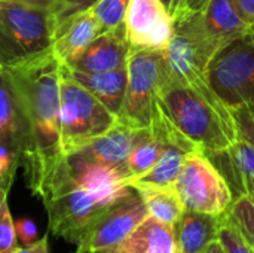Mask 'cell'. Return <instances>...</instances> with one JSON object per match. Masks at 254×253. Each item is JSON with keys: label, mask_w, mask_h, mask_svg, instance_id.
Listing matches in <instances>:
<instances>
[{"label": "cell", "mask_w": 254, "mask_h": 253, "mask_svg": "<svg viewBox=\"0 0 254 253\" xmlns=\"http://www.w3.org/2000/svg\"><path fill=\"white\" fill-rule=\"evenodd\" d=\"M174 188L185 209L207 215L228 213L235 200L229 182L204 151L188 154Z\"/></svg>", "instance_id": "9c48e42d"}, {"label": "cell", "mask_w": 254, "mask_h": 253, "mask_svg": "<svg viewBox=\"0 0 254 253\" xmlns=\"http://www.w3.org/2000/svg\"><path fill=\"white\" fill-rule=\"evenodd\" d=\"M24 110L31 158L24 167L30 191L37 195L45 180L67 158L61 146L60 60L49 52L22 66L3 69Z\"/></svg>", "instance_id": "6da1fadb"}, {"label": "cell", "mask_w": 254, "mask_h": 253, "mask_svg": "<svg viewBox=\"0 0 254 253\" xmlns=\"http://www.w3.org/2000/svg\"><path fill=\"white\" fill-rule=\"evenodd\" d=\"M149 216L174 227L185 212V204L182 203L174 186H153V185H134L132 186Z\"/></svg>", "instance_id": "44dd1931"}, {"label": "cell", "mask_w": 254, "mask_h": 253, "mask_svg": "<svg viewBox=\"0 0 254 253\" xmlns=\"http://www.w3.org/2000/svg\"><path fill=\"white\" fill-rule=\"evenodd\" d=\"M226 216L241 236L254 246V191L235 197Z\"/></svg>", "instance_id": "603a6c76"}, {"label": "cell", "mask_w": 254, "mask_h": 253, "mask_svg": "<svg viewBox=\"0 0 254 253\" xmlns=\"http://www.w3.org/2000/svg\"><path fill=\"white\" fill-rule=\"evenodd\" d=\"M253 249H254V246H253Z\"/></svg>", "instance_id": "ab89813d"}, {"label": "cell", "mask_w": 254, "mask_h": 253, "mask_svg": "<svg viewBox=\"0 0 254 253\" xmlns=\"http://www.w3.org/2000/svg\"><path fill=\"white\" fill-rule=\"evenodd\" d=\"M103 31L106 30L89 7L70 18L61 28L57 30L52 52L60 63L70 66Z\"/></svg>", "instance_id": "9a60e30c"}, {"label": "cell", "mask_w": 254, "mask_h": 253, "mask_svg": "<svg viewBox=\"0 0 254 253\" xmlns=\"http://www.w3.org/2000/svg\"><path fill=\"white\" fill-rule=\"evenodd\" d=\"M95 1L97 0H57V3L52 7L57 30L61 28L74 15L92 7L95 4ZM57 30H55V33H57Z\"/></svg>", "instance_id": "4316f807"}, {"label": "cell", "mask_w": 254, "mask_h": 253, "mask_svg": "<svg viewBox=\"0 0 254 253\" xmlns=\"http://www.w3.org/2000/svg\"><path fill=\"white\" fill-rule=\"evenodd\" d=\"M226 166L232 171V177L240 188V194L254 191V146L238 139L229 149L222 152Z\"/></svg>", "instance_id": "7402d4cb"}, {"label": "cell", "mask_w": 254, "mask_h": 253, "mask_svg": "<svg viewBox=\"0 0 254 253\" xmlns=\"http://www.w3.org/2000/svg\"><path fill=\"white\" fill-rule=\"evenodd\" d=\"M10 1H18V3H24L30 6H37V7H49V9H52L54 4L57 3V0H10Z\"/></svg>", "instance_id": "d6a6232c"}, {"label": "cell", "mask_w": 254, "mask_h": 253, "mask_svg": "<svg viewBox=\"0 0 254 253\" xmlns=\"http://www.w3.org/2000/svg\"><path fill=\"white\" fill-rule=\"evenodd\" d=\"M158 106L205 154L223 152L238 140L232 112L213 91H198L168 73L158 94Z\"/></svg>", "instance_id": "7a4b0ae2"}, {"label": "cell", "mask_w": 254, "mask_h": 253, "mask_svg": "<svg viewBox=\"0 0 254 253\" xmlns=\"http://www.w3.org/2000/svg\"><path fill=\"white\" fill-rule=\"evenodd\" d=\"M15 231H16V237L22 243V246H30L39 240L37 239V227L28 218H19L18 221H15Z\"/></svg>", "instance_id": "f1b7e54d"}, {"label": "cell", "mask_w": 254, "mask_h": 253, "mask_svg": "<svg viewBox=\"0 0 254 253\" xmlns=\"http://www.w3.org/2000/svg\"><path fill=\"white\" fill-rule=\"evenodd\" d=\"M137 131H138L137 128L116 119L115 125L109 131H106L100 137L94 139L91 143L80 148L77 152H74L71 155H77L88 161L112 166L125 173L127 158L134 145ZM125 176H127V173H125ZM127 180H128V177H127Z\"/></svg>", "instance_id": "5bb4252c"}, {"label": "cell", "mask_w": 254, "mask_h": 253, "mask_svg": "<svg viewBox=\"0 0 254 253\" xmlns=\"http://www.w3.org/2000/svg\"><path fill=\"white\" fill-rule=\"evenodd\" d=\"M129 0H97L91 7L104 30L118 28L124 24Z\"/></svg>", "instance_id": "d4e9b609"}, {"label": "cell", "mask_w": 254, "mask_h": 253, "mask_svg": "<svg viewBox=\"0 0 254 253\" xmlns=\"http://www.w3.org/2000/svg\"><path fill=\"white\" fill-rule=\"evenodd\" d=\"M55 30L52 9L0 0V69L22 66L52 52Z\"/></svg>", "instance_id": "277c9868"}, {"label": "cell", "mask_w": 254, "mask_h": 253, "mask_svg": "<svg viewBox=\"0 0 254 253\" xmlns=\"http://www.w3.org/2000/svg\"><path fill=\"white\" fill-rule=\"evenodd\" d=\"M201 253H228V252H226L225 246L222 245V242H220V239H219V240L213 242L207 249H204Z\"/></svg>", "instance_id": "e575fe53"}, {"label": "cell", "mask_w": 254, "mask_h": 253, "mask_svg": "<svg viewBox=\"0 0 254 253\" xmlns=\"http://www.w3.org/2000/svg\"><path fill=\"white\" fill-rule=\"evenodd\" d=\"M210 0H186V9L189 10H204Z\"/></svg>", "instance_id": "836d02e7"}, {"label": "cell", "mask_w": 254, "mask_h": 253, "mask_svg": "<svg viewBox=\"0 0 254 253\" xmlns=\"http://www.w3.org/2000/svg\"><path fill=\"white\" fill-rule=\"evenodd\" d=\"M115 253H180L174 227L147 216L121 245Z\"/></svg>", "instance_id": "ac0fdd59"}, {"label": "cell", "mask_w": 254, "mask_h": 253, "mask_svg": "<svg viewBox=\"0 0 254 253\" xmlns=\"http://www.w3.org/2000/svg\"><path fill=\"white\" fill-rule=\"evenodd\" d=\"M204 19L210 33L222 46L253 30L241 18L234 0H210L204 9Z\"/></svg>", "instance_id": "d6986e66"}, {"label": "cell", "mask_w": 254, "mask_h": 253, "mask_svg": "<svg viewBox=\"0 0 254 253\" xmlns=\"http://www.w3.org/2000/svg\"><path fill=\"white\" fill-rule=\"evenodd\" d=\"M131 46L125 37L124 24L118 28L103 31L88 48L67 67L85 73H101L125 67Z\"/></svg>", "instance_id": "4fadbf2b"}, {"label": "cell", "mask_w": 254, "mask_h": 253, "mask_svg": "<svg viewBox=\"0 0 254 253\" xmlns=\"http://www.w3.org/2000/svg\"><path fill=\"white\" fill-rule=\"evenodd\" d=\"M164 143L162 134L153 125L137 131L134 145L125 164L128 185L129 182L146 174L153 167L164 149Z\"/></svg>", "instance_id": "ffe728a7"}, {"label": "cell", "mask_w": 254, "mask_h": 253, "mask_svg": "<svg viewBox=\"0 0 254 253\" xmlns=\"http://www.w3.org/2000/svg\"><path fill=\"white\" fill-rule=\"evenodd\" d=\"M124 28L131 49L164 54L173 37L174 18L161 0H129Z\"/></svg>", "instance_id": "8fae6325"}, {"label": "cell", "mask_w": 254, "mask_h": 253, "mask_svg": "<svg viewBox=\"0 0 254 253\" xmlns=\"http://www.w3.org/2000/svg\"><path fill=\"white\" fill-rule=\"evenodd\" d=\"M0 146L7 148L19 158L22 169L28 164L31 158L28 125L16 92L3 69H0Z\"/></svg>", "instance_id": "7c38bea8"}, {"label": "cell", "mask_w": 254, "mask_h": 253, "mask_svg": "<svg viewBox=\"0 0 254 253\" xmlns=\"http://www.w3.org/2000/svg\"><path fill=\"white\" fill-rule=\"evenodd\" d=\"M127 70V92L118 119L137 130L147 128L153 119L161 85L168 76L164 54L131 49Z\"/></svg>", "instance_id": "ba28073f"}, {"label": "cell", "mask_w": 254, "mask_h": 253, "mask_svg": "<svg viewBox=\"0 0 254 253\" xmlns=\"http://www.w3.org/2000/svg\"><path fill=\"white\" fill-rule=\"evenodd\" d=\"M76 251H79L80 253H115L112 251H95V252H85V251H80V249H76Z\"/></svg>", "instance_id": "d590c367"}, {"label": "cell", "mask_w": 254, "mask_h": 253, "mask_svg": "<svg viewBox=\"0 0 254 253\" xmlns=\"http://www.w3.org/2000/svg\"><path fill=\"white\" fill-rule=\"evenodd\" d=\"M161 1L165 4V7L173 15V18H176L183 10H186V0H161Z\"/></svg>", "instance_id": "1f68e13d"}, {"label": "cell", "mask_w": 254, "mask_h": 253, "mask_svg": "<svg viewBox=\"0 0 254 253\" xmlns=\"http://www.w3.org/2000/svg\"><path fill=\"white\" fill-rule=\"evenodd\" d=\"M74 253H80V252H79V251H76V252H74Z\"/></svg>", "instance_id": "74e56055"}, {"label": "cell", "mask_w": 254, "mask_h": 253, "mask_svg": "<svg viewBox=\"0 0 254 253\" xmlns=\"http://www.w3.org/2000/svg\"><path fill=\"white\" fill-rule=\"evenodd\" d=\"M116 116L86 88L76 82L60 63V124L65 157L77 152L109 131Z\"/></svg>", "instance_id": "8992f818"}, {"label": "cell", "mask_w": 254, "mask_h": 253, "mask_svg": "<svg viewBox=\"0 0 254 253\" xmlns=\"http://www.w3.org/2000/svg\"><path fill=\"white\" fill-rule=\"evenodd\" d=\"M220 48L205 24L204 10L186 9L174 18L173 37L164 52L168 73L185 85L211 92L207 67Z\"/></svg>", "instance_id": "5b68a950"}, {"label": "cell", "mask_w": 254, "mask_h": 253, "mask_svg": "<svg viewBox=\"0 0 254 253\" xmlns=\"http://www.w3.org/2000/svg\"><path fill=\"white\" fill-rule=\"evenodd\" d=\"M225 215H207L185 209L174 225L176 240L180 253H201L213 242L220 239Z\"/></svg>", "instance_id": "2e32d148"}, {"label": "cell", "mask_w": 254, "mask_h": 253, "mask_svg": "<svg viewBox=\"0 0 254 253\" xmlns=\"http://www.w3.org/2000/svg\"><path fill=\"white\" fill-rule=\"evenodd\" d=\"M65 70L76 82H79L83 88H86L118 118L127 92V84H128L127 66L116 70L101 72V73H85V72L73 70L67 66Z\"/></svg>", "instance_id": "e0dca14e"}, {"label": "cell", "mask_w": 254, "mask_h": 253, "mask_svg": "<svg viewBox=\"0 0 254 253\" xmlns=\"http://www.w3.org/2000/svg\"><path fill=\"white\" fill-rule=\"evenodd\" d=\"M37 197L46 209L49 231L73 245H77L97 218L110 207L76 182L67 158L45 180Z\"/></svg>", "instance_id": "3957f363"}, {"label": "cell", "mask_w": 254, "mask_h": 253, "mask_svg": "<svg viewBox=\"0 0 254 253\" xmlns=\"http://www.w3.org/2000/svg\"><path fill=\"white\" fill-rule=\"evenodd\" d=\"M1 186H7V185H0V188H1Z\"/></svg>", "instance_id": "8d00e7d4"}, {"label": "cell", "mask_w": 254, "mask_h": 253, "mask_svg": "<svg viewBox=\"0 0 254 253\" xmlns=\"http://www.w3.org/2000/svg\"><path fill=\"white\" fill-rule=\"evenodd\" d=\"M213 92L229 109L254 106V36L252 33L223 45L207 67Z\"/></svg>", "instance_id": "52a82bcc"}, {"label": "cell", "mask_w": 254, "mask_h": 253, "mask_svg": "<svg viewBox=\"0 0 254 253\" xmlns=\"http://www.w3.org/2000/svg\"><path fill=\"white\" fill-rule=\"evenodd\" d=\"M147 216L149 213L138 192L131 186V191L127 195L113 203L97 218L76 246L85 252L112 251Z\"/></svg>", "instance_id": "30bf717a"}, {"label": "cell", "mask_w": 254, "mask_h": 253, "mask_svg": "<svg viewBox=\"0 0 254 253\" xmlns=\"http://www.w3.org/2000/svg\"><path fill=\"white\" fill-rule=\"evenodd\" d=\"M241 18L253 28L254 27V0H234Z\"/></svg>", "instance_id": "f546056e"}, {"label": "cell", "mask_w": 254, "mask_h": 253, "mask_svg": "<svg viewBox=\"0 0 254 253\" xmlns=\"http://www.w3.org/2000/svg\"><path fill=\"white\" fill-rule=\"evenodd\" d=\"M21 167L19 158L7 148L0 146V185L12 186L16 170Z\"/></svg>", "instance_id": "83f0119b"}, {"label": "cell", "mask_w": 254, "mask_h": 253, "mask_svg": "<svg viewBox=\"0 0 254 253\" xmlns=\"http://www.w3.org/2000/svg\"><path fill=\"white\" fill-rule=\"evenodd\" d=\"M9 191L10 186L0 188V253H13L18 248L15 222L12 219L7 203Z\"/></svg>", "instance_id": "cb8c5ba5"}, {"label": "cell", "mask_w": 254, "mask_h": 253, "mask_svg": "<svg viewBox=\"0 0 254 253\" xmlns=\"http://www.w3.org/2000/svg\"><path fill=\"white\" fill-rule=\"evenodd\" d=\"M220 242L228 253H254L253 246L231 224L228 216H225V221L220 230Z\"/></svg>", "instance_id": "484cf974"}, {"label": "cell", "mask_w": 254, "mask_h": 253, "mask_svg": "<svg viewBox=\"0 0 254 253\" xmlns=\"http://www.w3.org/2000/svg\"><path fill=\"white\" fill-rule=\"evenodd\" d=\"M13 253H49V239L48 236H43L42 239H39L30 246L16 248Z\"/></svg>", "instance_id": "4dcf8cb0"}, {"label": "cell", "mask_w": 254, "mask_h": 253, "mask_svg": "<svg viewBox=\"0 0 254 253\" xmlns=\"http://www.w3.org/2000/svg\"><path fill=\"white\" fill-rule=\"evenodd\" d=\"M253 109H254V106H253Z\"/></svg>", "instance_id": "60d3db41"}, {"label": "cell", "mask_w": 254, "mask_h": 253, "mask_svg": "<svg viewBox=\"0 0 254 253\" xmlns=\"http://www.w3.org/2000/svg\"><path fill=\"white\" fill-rule=\"evenodd\" d=\"M253 36H254V27H253Z\"/></svg>", "instance_id": "f35d334b"}]
</instances>
